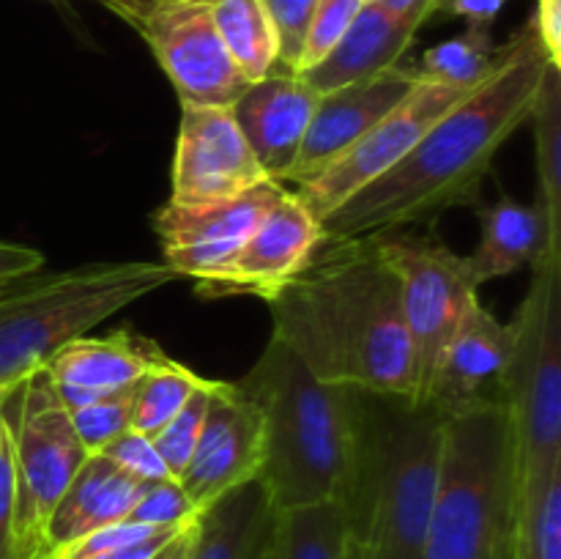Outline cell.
Segmentation results:
<instances>
[{
    "instance_id": "obj_1",
    "label": "cell",
    "mask_w": 561,
    "mask_h": 559,
    "mask_svg": "<svg viewBox=\"0 0 561 559\" xmlns=\"http://www.w3.org/2000/svg\"><path fill=\"white\" fill-rule=\"evenodd\" d=\"M551 60L531 25L499 47L491 75L442 115L392 170L321 219L323 241L376 239L474 206L499 148L531 118Z\"/></svg>"
},
{
    "instance_id": "obj_2",
    "label": "cell",
    "mask_w": 561,
    "mask_h": 559,
    "mask_svg": "<svg viewBox=\"0 0 561 559\" xmlns=\"http://www.w3.org/2000/svg\"><path fill=\"white\" fill-rule=\"evenodd\" d=\"M266 305L272 338L316 378L416 398V356L400 285L373 239L323 241Z\"/></svg>"
},
{
    "instance_id": "obj_3",
    "label": "cell",
    "mask_w": 561,
    "mask_h": 559,
    "mask_svg": "<svg viewBox=\"0 0 561 559\" xmlns=\"http://www.w3.org/2000/svg\"><path fill=\"white\" fill-rule=\"evenodd\" d=\"M449 414L433 400L356 392L343 507L348 540L370 559H422Z\"/></svg>"
},
{
    "instance_id": "obj_4",
    "label": "cell",
    "mask_w": 561,
    "mask_h": 559,
    "mask_svg": "<svg viewBox=\"0 0 561 559\" xmlns=\"http://www.w3.org/2000/svg\"><path fill=\"white\" fill-rule=\"evenodd\" d=\"M236 387L263 417L261 480L274 507L337 502L354 447L356 392L312 376L277 338Z\"/></svg>"
},
{
    "instance_id": "obj_5",
    "label": "cell",
    "mask_w": 561,
    "mask_h": 559,
    "mask_svg": "<svg viewBox=\"0 0 561 559\" xmlns=\"http://www.w3.org/2000/svg\"><path fill=\"white\" fill-rule=\"evenodd\" d=\"M518 453L507 406L491 395L449 414L422 559H513Z\"/></svg>"
},
{
    "instance_id": "obj_6",
    "label": "cell",
    "mask_w": 561,
    "mask_h": 559,
    "mask_svg": "<svg viewBox=\"0 0 561 559\" xmlns=\"http://www.w3.org/2000/svg\"><path fill=\"white\" fill-rule=\"evenodd\" d=\"M175 280L162 261H93L33 272L0 288V392L38 370L60 345Z\"/></svg>"
},
{
    "instance_id": "obj_7",
    "label": "cell",
    "mask_w": 561,
    "mask_h": 559,
    "mask_svg": "<svg viewBox=\"0 0 561 559\" xmlns=\"http://www.w3.org/2000/svg\"><path fill=\"white\" fill-rule=\"evenodd\" d=\"M510 329L499 400L513 422L518 482L561 469V252L531 263V283Z\"/></svg>"
},
{
    "instance_id": "obj_8",
    "label": "cell",
    "mask_w": 561,
    "mask_h": 559,
    "mask_svg": "<svg viewBox=\"0 0 561 559\" xmlns=\"http://www.w3.org/2000/svg\"><path fill=\"white\" fill-rule=\"evenodd\" d=\"M9 411L14 431L16 559H47V521L88 453L44 367L11 389Z\"/></svg>"
},
{
    "instance_id": "obj_9",
    "label": "cell",
    "mask_w": 561,
    "mask_h": 559,
    "mask_svg": "<svg viewBox=\"0 0 561 559\" xmlns=\"http://www.w3.org/2000/svg\"><path fill=\"white\" fill-rule=\"evenodd\" d=\"M381 261L400 285L405 327L416 356V398L425 400L438 356L480 301L466 258L449 250L438 236H405L400 230L376 236Z\"/></svg>"
},
{
    "instance_id": "obj_10",
    "label": "cell",
    "mask_w": 561,
    "mask_h": 559,
    "mask_svg": "<svg viewBox=\"0 0 561 559\" xmlns=\"http://www.w3.org/2000/svg\"><path fill=\"white\" fill-rule=\"evenodd\" d=\"M121 20L129 22L151 47L181 104L233 107L250 85L225 49L208 3H157L124 11Z\"/></svg>"
},
{
    "instance_id": "obj_11",
    "label": "cell",
    "mask_w": 561,
    "mask_h": 559,
    "mask_svg": "<svg viewBox=\"0 0 561 559\" xmlns=\"http://www.w3.org/2000/svg\"><path fill=\"white\" fill-rule=\"evenodd\" d=\"M469 91L471 88L420 77V82L405 93L392 113L383 115L316 179L296 186V195L318 219L329 217L348 197L392 170L420 142V137Z\"/></svg>"
},
{
    "instance_id": "obj_12",
    "label": "cell",
    "mask_w": 561,
    "mask_h": 559,
    "mask_svg": "<svg viewBox=\"0 0 561 559\" xmlns=\"http://www.w3.org/2000/svg\"><path fill=\"white\" fill-rule=\"evenodd\" d=\"M285 195V186L266 179L230 201L206 206L164 203L153 214V230L162 244V263L175 277H190L197 294L230 266L268 208Z\"/></svg>"
},
{
    "instance_id": "obj_13",
    "label": "cell",
    "mask_w": 561,
    "mask_h": 559,
    "mask_svg": "<svg viewBox=\"0 0 561 559\" xmlns=\"http://www.w3.org/2000/svg\"><path fill=\"white\" fill-rule=\"evenodd\" d=\"M261 181H266V173L247 146L230 107L181 104L170 203L206 206L230 201Z\"/></svg>"
},
{
    "instance_id": "obj_14",
    "label": "cell",
    "mask_w": 561,
    "mask_h": 559,
    "mask_svg": "<svg viewBox=\"0 0 561 559\" xmlns=\"http://www.w3.org/2000/svg\"><path fill=\"white\" fill-rule=\"evenodd\" d=\"M263 417L257 406L236 387L219 381L208 400L201 438L190 466L179 477L181 488L197 510L217 502L222 493L261 475Z\"/></svg>"
},
{
    "instance_id": "obj_15",
    "label": "cell",
    "mask_w": 561,
    "mask_h": 559,
    "mask_svg": "<svg viewBox=\"0 0 561 559\" xmlns=\"http://www.w3.org/2000/svg\"><path fill=\"white\" fill-rule=\"evenodd\" d=\"M323 244L321 219L301 203L296 192L274 203L230 266L201 290L203 296L250 294L268 301L316 258Z\"/></svg>"
},
{
    "instance_id": "obj_16",
    "label": "cell",
    "mask_w": 561,
    "mask_h": 559,
    "mask_svg": "<svg viewBox=\"0 0 561 559\" xmlns=\"http://www.w3.org/2000/svg\"><path fill=\"white\" fill-rule=\"evenodd\" d=\"M420 69L392 66L378 75L340 85L321 93L312 110L307 137L296 157L288 184H307L321 170H327L343 151H348L365 132H370L387 113H392L405 93L420 82Z\"/></svg>"
},
{
    "instance_id": "obj_17",
    "label": "cell",
    "mask_w": 561,
    "mask_h": 559,
    "mask_svg": "<svg viewBox=\"0 0 561 559\" xmlns=\"http://www.w3.org/2000/svg\"><path fill=\"white\" fill-rule=\"evenodd\" d=\"M316 102L318 93L299 75L283 66L250 82L247 91L236 99L230 113L266 179L283 186L288 184Z\"/></svg>"
},
{
    "instance_id": "obj_18",
    "label": "cell",
    "mask_w": 561,
    "mask_h": 559,
    "mask_svg": "<svg viewBox=\"0 0 561 559\" xmlns=\"http://www.w3.org/2000/svg\"><path fill=\"white\" fill-rule=\"evenodd\" d=\"M427 20V11H389L381 3H365L332 53L299 77L321 96L362 77L392 69L409 53L416 31Z\"/></svg>"
},
{
    "instance_id": "obj_19",
    "label": "cell",
    "mask_w": 561,
    "mask_h": 559,
    "mask_svg": "<svg viewBox=\"0 0 561 559\" xmlns=\"http://www.w3.org/2000/svg\"><path fill=\"white\" fill-rule=\"evenodd\" d=\"M142 488L146 482L121 469L104 453L88 455L47 521V532H44L47 559L85 537L88 532L124 521L140 499Z\"/></svg>"
},
{
    "instance_id": "obj_20",
    "label": "cell",
    "mask_w": 561,
    "mask_h": 559,
    "mask_svg": "<svg viewBox=\"0 0 561 559\" xmlns=\"http://www.w3.org/2000/svg\"><path fill=\"white\" fill-rule=\"evenodd\" d=\"M168 356L170 354H164L151 338H142L131 329H115L102 338L82 334V338L69 340L55 354H49L42 367L55 384L110 395L135 387L148 370L162 365Z\"/></svg>"
},
{
    "instance_id": "obj_21",
    "label": "cell",
    "mask_w": 561,
    "mask_h": 559,
    "mask_svg": "<svg viewBox=\"0 0 561 559\" xmlns=\"http://www.w3.org/2000/svg\"><path fill=\"white\" fill-rule=\"evenodd\" d=\"M510 349L507 323L477 301L438 356L425 400L455 414L482 398V387L499 378Z\"/></svg>"
},
{
    "instance_id": "obj_22",
    "label": "cell",
    "mask_w": 561,
    "mask_h": 559,
    "mask_svg": "<svg viewBox=\"0 0 561 559\" xmlns=\"http://www.w3.org/2000/svg\"><path fill=\"white\" fill-rule=\"evenodd\" d=\"M274 524L277 507L255 477L197 513L190 559H268Z\"/></svg>"
},
{
    "instance_id": "obj_23",
    "label": "cell",
    "mask_w": 561,
    "mask_h": 559,
    "mask_svg": "<svg viewBox=\"0 0 561 559\" xmlns=\"http://www.w3.org/2000/svg\"><path fill=\"white\" fill-rule=\"evenodd\" d=\"M480 244L466 258V266L477 285L531 266L546 252H561V247L551 241L546 214L537 203L504 195L491 206L480 208Z\"/></svg>"
},
{
    "instance_id": "obj_24",
    "label": "cell",
    "mask_w": 561,
    "mask_h": 559,
    "mask_svg": "<svg viewBox=\"0 0 561 559\" xmlns=\"http://www.w3.org/2000/svg\"><path fill=\"white\" fill-rule=\"evenodd\" d=\"M225 49L250 82L279 66V42L263 0H206Z\"/></svg>"
},
{
    "instance_id": "obj_25",
    "label": "cell",
    "mask_w": 561,
    "mask_h": 559,
    "mask_svg": "<svg viewBox=\"0 0 561 559\" xmlns=\"http://www.w3.org/2000/svg\"><path fill=\"white\" fill-rule=\"evenodd\" d=\"M348 526L340 502L277 510L268 559H345Z\"/></svg>"
},
{
    "instance_id": "obj_26",
    "label": "cell",
    "mask_w": 561,
    "mask_h": 559,
    "mask_svg": "<svg viewBox=\"0 0 561 559\" xmlns=\"http://www.w3.org/2000/svg\"><path fill=\"white\" fill-rule=\"evenodd\" d=\"M535 121V159H537V206L546 214L551 241L561 247V69L546 71Z\"/></svg>"
},
{
    "instance_id": "obj_27",
    "label": "cell",
    "mask_w": 561,
    "mask_h": 559,
    "mask_svg": "<svg viewBox=\"0 0 561 559\" xmlns=\"http://www.w3.org/2000/svg\"><path fill=\"white\" fill-rule=\"evenodd\" d=\"M513 559H561V469L518 482Z\"/></svg>"
},
{
    "instance_id": "obj_28",
    "label": "cell",
    "mask_w": 561,
    "mask_h": 559,
    "mask_svg": "<svg viewBox=\"0 0 561 559\" xmlns=\"http://www.w3.org/2000/svg\"><path fill=\"white\" fill-rule=\"evenodd\" d=\"M208 378L190 370L186 365L175 362L173 356L148 370L135 384V403H131V425L129 431L142 436H157L181 409L186 400L201 389Z\"/></svg>"
},
{
    "instance_id": "obj_29",
    "label": "cell",
    "mask_w": 561,
    "mask_h": 559,
    "mask_svg": "<svg viewBox=\"0 0 561 559\" xmlns=\"http://www.w3.org/2000/svg\"><path fill=\"white\" fill-rule=\"evenodd\" d=\"M499 47L491 42V27L469 25L460 36L447 38L422 55L420 75L447 85L474 88L496 66Z\"/></svg>"
},
{
    "instance_id": "obj_30",
    "label": "cell",
    "mask_w": 561,
    "mask_h": 559,
    "mask_svg": "<svg viewBox=\"0 0 561 559\" xmlns=\"http://www.w3.org/2000/svg\"><path fill=\"white\" fill-rule=\"evenodd\" d=\"M219 381L208 378L201 389H195L190 400L184 403V409L162 427L153 438V447L157 453L162 455L164 466L170 469V475L179 480L184 475V469L190 466L192 453L197 447V438H201L203 431V420H206V409H208V400H211V392L217 389Z\"/></svg>"
},
{
    "instance_id": "obj_31",
    "label": "cell",
    "mask_w": 561,
    "mask_h": 559,
    "mask_svg": "<svg viewBox=\"0 0 561 559\" xmlns=\"http://www.w3.org/2000/svg\"><path fill=\"white\" fill-rule=\"evenodd\" d=\"M131 403H135V387L110 392L85 409L71 411V427H75L77 438L88 455L102 453L113 438L129 431Z\"/></svg>"
},
{
    "instance_id": "obj_32",
    "label": "cell",
    "mask_w": 561,
    "mask_h": 559,
    "mask_svg": "<svg viewBox=\"0 0 561 559\" xmlns=\"http://www.w3.org/2000/svg\"><path fill=\"white\" fill-rule=\"evenodd\" d=\"M362 5H365V0H316L310 27H307L305 49H301L299 66H296V75L318 66L329 53H332L334 44L345 36V31H348L351 25H354Z\"/></svg>"
},
{
    "instance_id": "obj_33",
    "label": "cell",
    "mask_w": 561,
    "mask_h": 559,
    "mask_svg": "<svg viewBox=\"0 0 561 559\" xmlns=\"http://www.w3.org/2000/svg\"><path fill=\"white\" fill-rule=\"evenodd\" d=\"M201 510L192 504L179 480H157L146 482L140 499L129 510L126 521L148 526H184L197 518Z\"/></svg>"
},
{
    "instance_id": "obj_34",
    "label": "cell",
    "mask_w": 561,
    "mask_h": 559,
    "mask_svg": "<svg viewBox=\"0 0 561 559\" xmlns=\"http://www.w3.org/2000/svg\"><path fill=\"white\" fill-rule=\"evenodd\" d=\"M263 5H266L274 31H277L279 66L296 75L316 0H263Z\"/></svg>"
},
{
    "instance_id": "obj_35",
    "label": "cell",
    "mask_w": 561,
    "mask_h": 559,
    "mask_svg": "<svg viewBox=\"0 0 561 559\" xmlns=\"http://www.w3.org/2000/svg\"><path fill=\"white\" fill-rule=\"evenodd\" d=\"M14 504V431H11L9 395H5L0 400V559H16Z\"/></svg>"
},
{
    "instance_id": "obj_36",
    "label": "cell",
    "mask_w": 561,
    "mask_h": 559,
    "mask_svg": "<svg viewBox=\"0 0 561 559\" xmlns=\"http://www.w3.org/2000/svg\"><path fill=\"white\" fill-rule=\"evenodd\" d=\"M113 464H118L121 469L129 471L131 477H137L140 482H157V480H175L170 475V469L164 466L162 455L153 447L151 436H142V433L126 431L118 438L107 444L102 449Z\"/></svg>"
},
{
    "instance_id": "obj_37",
    "label": "cell",
    "mask_w": 561,
    "mask_h": 559,
    "mask_svg": "<svg viewBox=\"0 0 561 559\" xmlns=\"http://www.w3.org/2000/svg\"><path fill=\"white\" fill-rule=\"evenodd\" d=\"M529 25L551 66L561 69V0H537Z\"/></svg>"
},
{
    "instance_id": "obj_38",
    "label": "cell",
    "mask_w": 561,
    "mask_h": 559,
    "mask_svg": "<svg viewBox=\"0 0 561 559\" xmlns=\"http://www.w3.org/2000/svg\"><path fill=\"white\" fill-rule=\"evenodd\" d=\"M42 266H44L42 250L27 244H16V241L0 239V288L11 285L14 280L38 272Z\"/></svg>"
},
{
    "instance_id": "obj_39",
    "label": "cell",
    "mask_w": 561,
    "mask_h": 559,
    "mask_svg": "<svg viewBox=\"0 0 561 559\" xmlns=\"http://www.w3.org/2000/svg\"><path fill=\"white\" fill-rule=\"evenodd\" d=\"M192 524V521H190ZM184 524V526H190ZM184 526H175V529H168V532H159V535L148 537V540H140V543H131V546H124V548H113V551H102V554H91V557H71V559H153L159 551H162L164 546H168L170 540H173L175 535H179Z\"/></svg>"
},
{
    "instance_id": "obj_40",
    "label": "cell",
    "mask_w": 561,
    "mask_h": 559,
    "mask_svg": "<svg viewBox=\"0 0 561 559\" xmlns=\"http://www.w3.org/2000/svg\"><path fill=\"white\" fill-rule=\"evenodd\" d=\"M507 0H449V5L444 9V14H455L469 20V25L477 27H491L493 20L499 16V11L504 9Z\"/></svg>"
},
{
    "instance_id": "obj_41",
    "label": "cell",
    "mask_w": 561,
    "mask_h": 559,
    "mask_svg": "<svg viewBox=\"0 0 561 559\" xmlns=\"http://www.w3.org/2000/svg\"><path fill=\"white\" fill-rule=\"evenodd\" d=\"M192 543H195V521L190 526H184L153 559H190Z\"/></svg>"
},
{
    "instance_id": "obj_42",
    "label": "cell",
    "mask_w": 561,
    "mask_h": 559,
    "mask_svg": "<svg viewBox=\"0 0 561 559\" xmlns=\"http://www.w3.org/2000/svg\"><path fill=\"white\" fill-rule=\"evenodd\" d=\"M99 3L107 5L110 11L115 14H124V11H135V9H146V5H157V3H186V0H99ZM206 3V0H201Z\"/></svg>"
},
{
    "instance_id": "obj_43",
    "label": "cell",
    "mask_w": 561,
    "mask_h": 559,
    "mask_svg": "<svg viewBox=\"0 0 561 559\" xmlns=\"http://www.w3.org/2000/svg\"><path fill=\"white\" fill-rule=\"evenodd\" d=\"M345 559H370V557H367V554L362 551V548L356 546V543L348 540V551H345Z\"/></svg>"
},
{
    "instance_id": "obj_44",
    "label": "cell",
    "mask_w": 561,
    "mask_h": 559,
    "mask_svg": "<svg viewBox=\"0 0 561 559\" xmlns=\"http://www.w3.org/2000/svg\"><path fill=\"white\" fill-rule=\"evenodd\" d=\"M449 5V0H436V5H433V9H436V14H444V9H447Z\"/></svg>"
},
{
    "instance_id": "obj_45",
    "label": "cell",
    "mask_w": 561,
    "mask_h": 559,
    "mask_svg": "<svg viewBox=\"0 0 561 559\" xmlns=\"http://www.w3.org/2000/svg\"><path fill=\"white\" fill-rule=\"evenodd\" d=\"M11 389H14V387H11ZM11 389H5V392H0V400H3V398H5V395H9V392H11Z\"/></svg>"
},
{
    "instance_id": "obj_46",
    "label": "cell",
    "mask_w": 561,
    "mask_h": 559,
    "mask_svg": "<svg viewBox=\"0 0 561 559\" xmlns=\"http://www.w3.org/2000/svg\"><path fill=\"white\" fill-rule=\"evenodd\" d=\"M365 3H381V0H365Z\"/></svg>"
}]
</instances>
